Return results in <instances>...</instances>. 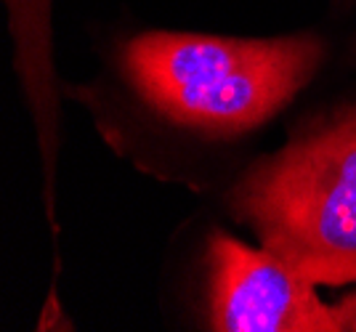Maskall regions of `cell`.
<instances>
[{
    "mask_svg": "<svg viewBox=\"0 0 356 332\" xmlns=\"http://www.w3.org/2000/svg\"><path fill=\"white\" fill-rule=\"evenodd\" d=\"M335 311H338V317H341V330L356 332V292L348 295V298H343V301L335 306Z\"/></svg>",
    "mask_w": 356,
    "mask_h": 332,
    "instance_id": "cell-5",
    "label": "cell"
},
{
    "mask_svg": "<svg viewBox=\"0 0 356 332\" xmlns=\"http://www.w3.org/2000/svg\"><path fill=\"white\" fill-rule=\"evenodd\" d=\"M210 330L343 332L341 317L306 276L271 250L216 231L208 242Z\"/></svg>",
    "mask_w": 356,
    "mask_h": 332,
    "instance_id": "cell-3",
    "label": "cell"
},
{
    "mask_svg": "<svg viewBox=\"0 0 356 332\" xmlns=\"http://www.w3.org/2000/svg\"><path fill=\"white\" fill-rule=\"evenodd\" d=\"M232 202L312 285L356 282V106L252 167Z\"/></svg>",
    "mask_w": 356,
    "mask_h": 332,
    "instance_id": "cell-2",
    "label": "cell"
},
{
    "mask_svg": "<svg viewBox=\"0 0 356 332\" xmlns=\"http://www.w3.org/2000/svg\"><path fill=\"white\" fill-rule=\"evenodd\" d=\"M322 59L325 46L312 32L266 40L144 32L122 48V72L165 120L237 136L293 101Z\"/></svg>",
    "mask_w": 356,
    "mask_h": 332,
    "instance_id": "cell-1",
    "label": "cell"
},
{
    "mask_svg": "<svg viewBox=\"0 0 356 332\" xmlns=\"http://www.w3.org/2000/svg\"><path fill=\"white\" fill-rule=\"evenodd\" d=\"M11 14V32L16 40V64L24 88L30 93L35 117L43 125V144L54 128V69H51V43H48V0H6Z\"/></svg>",
    "mask_w": 356,
    "mask_h": 332,
    "instance_id": "cell-4",
    "label": "cell"
}]
</instances>
